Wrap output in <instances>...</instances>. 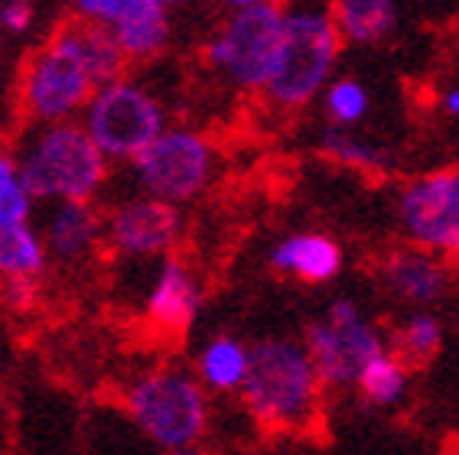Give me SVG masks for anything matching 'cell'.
<instances>
[{"label":"cell","instance_id":"1","mask_svg":"<svg viewBox=\"0 0 459 455\" xmlns=\"http://www.w3.org/2000/svg\"><path fill=\"white\" fill-rule=\"evenodd\" d=\"M241 407L267 433H309L323 416L326 384L303 339H261L251 345V371L238 391Z\"/></svg>","mask_w":459,"mask_h":455},{"label":"cell","instance_id":"2","mask_svg":"<svg viewBox=\"0 0 459 455\" xmlns=\"http://www.w3.org/2000/svg\"><path fill=\"white\" fill-rule=\"evenodd\" d=\"M193 371L151 368L141 371L124 387V413L151 446L160 452L199 449L212 429V400H209Z\"/></svg>","mask_w":459,"mask_h":455},{"label":"cell","instance_id":"3","mask_svg":"<svg viewBox=\"0 0 459 455\" xmlns=\"http://www.w3.org/2000/svg\"><path fill=\"white\" fill-rule=\"evenodd\" d=\"M17 167L33 199L53 202H89L108 173L105 153L95 147L89 131L75 124H56L39 131Z\"/></svg>","mask_w":459,"mask_h":455},{"label":"cell","instance_id":"4","mask_svg":"<svg viewBox=\"0 0 459 455\" xmlns=\"http://www.w3.org/2000/svg\"><path fill=\"white\" fill-rule=\"evenodd\" d=\"M309 358L326 391H355L368 361L388 351V339L352 299H336L303 332Z\"/></svg>","mask_w":459,"mask_h":455},{"label":"cell","instance_id":"5","mask_svg":"<svg viewBox=\"0 0 459 455\" xmlns=\"http://www.w3.org/2000/svg\"><path fill=\"white\" fill-rule=\"evenodd\" d=\"M339 53V30L323 13H290L283 17V39L274 72L267 79V95L281 105H303L326 82Z\"/></svg>","mask_w":459,"mask_h":455},{"label":"cell","instance_id":"6","mask_svg":"<svg viewBox=\"0 0 459 455\" xmlns=\"http://www.w3.org/2000/svg\"><path fill=\"white\" fill-rule=\"evenodd\" d=\"M85 131L105 157L137 159L163 133V111L143 88L111 82L91 98Z\"/></svg>","mask_w":459,"mask_h":455},{"label":"cell","instance_id":"7","mask_svg":"<svg viewBox=\"0 0 459 455\" xmlns=\"http://www.w3.org/2000/svg\"><path fill=\"white\" fill-rule=\"evenodd\" d=\"M398 219L407 241L443 261H459V169H437L398 195Z\"/></svg>","mask_w":459,"mask_h":455},{"label":"cell","instance_id":"8","mask_svg":"<svg viewBox=\"0 0 459 455\" xmlns=\"http://www.w3.org/2000/svg\"><path fill=\"white\" fill-rule=\"evenodd\" d=\"M281 39V10L271 4H257V7L238 10L225 23V30L209 43V59H212V65L229 72L235 85L261 88L267 85L271 72H274Z\"/></svg>","mask_w":459,"mask_h":455},{"label":"cell","instance_id":"9","mask_svg":"<svg viewBox=\"0 0 459 455\" xmlns=\"http://www.w3.org/2000/svg\"><path fill=\"white\" fill-rule=\"evenodd\" d=\"M134 173L151 199L179 205L212 179V147L193 131H163L134 159Z\"/></svg>","mask_w":459,"mask_h":455},{"label":"cell","instance_id":"10","mask_svg":"<svg viewBox=\"0 0 459 455\" xmlns=\"http://www.w3.org/2000/svg\"><path fill=\"white\" fill-rule=\"evenodd\" d=\"M91 85L85 65L79 56L72 53V46L53 33V39L30 56L27 72H23V105L39 121H59L75 107L85 105L91 95Z\"/></svg>","mask_w":459,"mask_h":455},{"label":"cell","instance_id":"11","mask_svg":"<svg viewBox=\"0 0 459 455\" xmlns=\"http://www.w3.org/2000/svg\"><path fill=\"white\" fill-rule=\"evenodd\" d=\"M179 231H183V219L177 205L151 199V195L121 202L105 219L108 245L124 257L169 254L179 241Z\"/></svg>","mask_w":459,"mask_h":455},{"label":"cell","instance_id":"12","mask_svg":"<svg viewBox=\"0 0 459 455\" xmlns=\"http://www.w3.org/2000/svg\"><path fill=\"white\" fill-rule=\"evenodd\" d=\"M199 313H203V287L195 280L193 267L179 257H163L143 299L147 325L167 339H183L195 325Z\"/></svg>","mask_w":459,"mask_h":455},{"label":"cell","instance_id":"13","mask_svg":"<svg viewBox=\"0 0 459 455\" xmlns=\"http://www.w3.org/2000/svg\"><path fill=\"white\" fill-rule=\"evenodd\" d=\"M378 280L404 306L430 309L450 293V267L424 247H394L381 257Z\"/></svg>","mask_w":459,"mask_h":455},{"label":"cell","instance_id":"14","mask_svg":"<svg viewBox=\"0 0 459 455\" xmlns=\"http://www.w3.org/2000/svg\"><path fill=\"white\" fill-rule=\"evenodd\" d=\"M271 267L283 277L319 287V283L336 280L342 273V247L326 235L303 231V235H290L277 241L274 251H271Z\"/></svg>","mask_w":459,"mask_h":455},{"label":"cell","instance_id":"15","mask_svg":"<svg viewBox=\"0 0 459 455\" xmlns=\"http://www.w3.org/2000/svg\"><path fill=\"white\" fill-rule=\"evenodd\" d=\"M101 231V215L91 209V202H59L43 231L46 254L62 263H75L95 251Z\"/></svg>","mask_w":459,"mask_h":455},{"label":"cell","instance_id":"16","mask_svg":"<svg viewBox=\"0 0 459 455\" xmlns=\"http://www.w3.org/2000/svg\"><path fill=\"white\" fill-rule=\"evenodd\" d=\"M251 371V345L231 332H219L195 351L193 374L209 394H238Z\"/></svg>","mask_w":459,"mask_h":455},{"label":"cell","instance_id":"17","mask_svg":"<svg viewBox=\"0 0 459 455\" xmlns=\"http://www.w3.org/2000/svg\"><path fill=\"white\" fill-rule=\"evenodd\" d=\"M56 33L72 46V53L79 56V62L85 65L95 85L105 88L117 82L127 56L117 46L115 30H105V23H95V20H75V23H62Z\"/></svg>","mask_w":459,"mask_h":455},{"label":"cell","instance_id":"18","mask_svg":"<svg viewBox=\"0 0 459 455\" xmlns=\"http://www.w3.org/2000/svg\"><path fill=\"white\" fill-rule=\"evenodd\" d=\"M169 36L167 4L163 0H127L115 20V39L124 56L143 59L163 49Z\"/></svg>","mask_w":459,"mask_h":455},{"label":"cell","instance_id":"19","mask_svg":"<svg viewBox=\"0 0 459 455\" xmlns=\"http://www.w3.org/2000/svg\"><path fill=\"white\" fill-rule=\"evenodd\" d=\"M443 348V322L440 315H433L430 309H411V313L394 325V332L388 339V351L398 355L407 368H420L427 361H433Z\"/></svg>","mask_w":459,"mask_h":455},{"label":"cell","instance_id":"20","mask_svg":"<svg viewBox=\"0 0 459 455\" xmlns=\"http://www.w3.org/2000/svg\"><path fill=\"white\" fill-rule=\"evenodd\" d=\"M398 23L394 0H336V30L352 43H378Z\"/></svg>","mask_w":459,"mask_h":455},{"label":"cell","instance_id":"21","mask_svg":"<svg viewBox=\"0 0 459 455\" xmlns=\"http://www.w3.org/2000/svg\"><path fill=\"white\" fill-rule=\"evenodd\" d=\"M407 391H411V368L391 351L368 361V368L362 371L359 384H355V394L362 397L365 407H375V410L398 407L407 397Z\"/></svg>","mask_w":459,"mask_h":455},{"label":"cell","instance_id":"22","mask_svg":"<svg viewBox=\"0 0 459 455\" xmlns=\"http://www.w3.org/2000/svg\"><path fill=\"white\" fill-rule=\"evenodd\" d=\"M46 257L43 235L33 225L0 231V280H39Z\"/></svg>","mask_w":459,"mask_h":455},{"label":"cell","instance_id":"23","mask_svg":"<svg viewBox=\"0 0 459 455\" xmlns=\"http://www.w3.org/2000/svg\"><path fill=\"white\" fill-rule=\"evenodd\" d=\"M323 153L339 159L342 167L365 169V173H385V169H391V163H394L391 150H381V147H371V143L355 141V137L336 131V127H329V131L323 133Z\"/></svg>","mask_w":459,"mask_h":455},{"label":"cell","instance_id":"24","mask_svg":"<svg viewBox=\"0 0 459 455\" xmlns=\"http://www.w3.org/2000/svg\"><path fill=\"white\" fill-rule=\"evenodd\" d=\"M30 211H33V195L20 179L17 159L0 153V231L30 225Z\"/></svg>","mask_w":459,"mask_h":455},{"label":"cell","instance_id":"25","mask_svg":"<svg viewBox=\"0 0 459 455\" xmlns=\"http://www.w3.org/2000/svg\"><path fill=\"white\" fill-rule=\"evenodd\" d=\"M326 111L336 124L362 121L365 111H368V95H365V88L355 85V82H336V85L326 91Z\"/></svg>","mask_w":459,"mask_h":455},{"label":"cell","instance_id":"26","mask_svg":"<svg viewBox=\"0 0 459 455\" xmlns=\"http://www.w3.org/2000/svg\"><path fill=\"white\" fill-rule=\"evenodd\" d=\"M127 0H75V7L82 10L85 20H95V23H115L117 13L124 10Z\"/></svg>","mask_w":459,"mask_h":455},{"label":"cell","instance_id":"27","mask_svg":"<svg viewBox=\"0 0 459 455\" xmlns=\"http://www.w3.org/2000/svg\"><path fill=\"white\" fill-rule=\"evenodd\" d=\"M4 303L13 309H30L36 299V280H0Z\"/></svg>","mask_w":459,"mask_h":455},{"label":"cell","instance_id":"28","mask_svg":"<svg viewBox=\"0 0 459 455\" xmlns=\"http://www.w3.org/2000/svg\"><path fill=\"white\" fill-rule=\"evenodd\" d=\"M30 20H33V7L27 0H10L0 7V27L10 30V33H23L30 27Z\"/></svg>","mask_w":459,"mask_h":455},{"label":"cell","instance_id":"29","mask_svg":"<svg viewBox=\"0 0 459 455\" xmlns=\"http://www.w3.org/2000/svg\"><path fill=\"white\" fill-rule=\"evenodd\" d=\"M443 107L453 114V117H459V88H453V91H446V98H443Z\"/></svg>","mask_w":459,"mask_h":455},{"label":"cell","instance_id":"30","mask_svg":"<svg viewBox=\"0 0 459 455\" xmlns=\"http://www.w3.org/2000/svg\"><path fill=\"white\" fill-rule=\"evenodd\" d=\"M229 4H235L238 10H245V7H257V4H264V0H229Z\"/></svg>","mask_w":459,"mask_h":455},{"label":"cell","instance_id":"31","mask_svg":"<svg viewBox=\"0 0 459 455\" xmlns=\"http://www.w3.org/2000/svg\"><path fill=\"white\" fill-rule=\"evenodd\" d=\"M163 455H205L203 449H183V452H163Z\"/></svg>","mask_w":459,"mask_h":455},{"label":"cell","instance_id":"32","mask_svg":"<svg viewBox=\"0 0 459 455\" xmlns=\"http://www.w3.org/2000/svg\"><path fill=\"white\" fill-rule=\"evenodd\" d=\"M163 4H186V0H163Z\"/></svg>","mask_w":459,"mask_h":455}]
</instances>
